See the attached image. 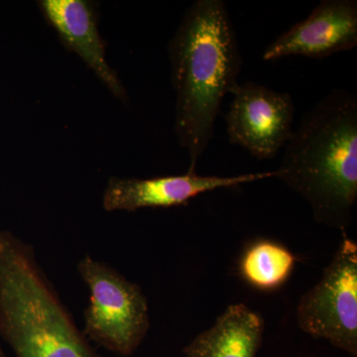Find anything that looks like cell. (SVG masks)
I'll list each match as a JSON object with an SVG mask.
<instances>
[{"mask_svg": "<svg viewBox=\"0 0 357 357\" xmlns=\"http://www.w3.org/2000/svg\"><path fill=\"white\" fill-rule=\"evenodd\" d=\"M321 280L301 298L297 321L303 332L357 356V244L344 232Z\"/></svg>", "mask_w": 357, "mask_h": 357, "instance_id": "cell-5", "label": "cell"}, {"mask_svg": "<svg viewBox=\"0 0 357 357\" xmlns=\"http://www.w3.org/2000/svg\"><path fill=\"white\" fill-rule=\"evenodd\" d=\"M356 45V0H323L306 20L277 37L262 59L266 62L288 56L324 59L351 51Z\"/></svg>", "mask_w": 357, "mask_h": 357, "instance_id": "cell-8", "label": "cell"}, {"mask_svg": "<svg viewBox=\"0 0 357 357\" xmlns=\"http://www.w3.org/2000/svg\"><path fill=\"white\" fill-rule=\"evenodd\" d=\"M274 177L273 171L234 177L199 176L196 171H188L184 175L151 178H112L105 188L102 204L107 211L172 208L187 204L204 192Z\"/></svg>", "mask_w": 357, "mask_h": 357, "instance_id": "cell-7", "label": "cell"}, {"mask_svg": "<svg viewBox=\"0 0 357 357\" xmlns=\"http://www.w3.org/2000/svg\"><path fill=\"white\" fill-rule=\"evenodd\" d=\"M0 335L16 357H98L31 246L0 230Z\"/></svg>", "mask_w": 357, "mask_h": 357, "instance_id": "cell-3", "label": "cell"}, {"mask_svg": "<svg viewBox=\"0 0 357 357\" xmlns=\"http://www.w3.org/2000/svg\"><path fill=\"white\" fill-rule=\"evenodd\" d=\"M264 321L244 304L230 305L208 330L184 349L185 357H255Z\"/></svg>", "mask_w": 357, "mask_h": 357, "instance_id": "cell-10", "label": "cell"}, {"mask_svg": "<svg viewBox=\"0 0 357 357\" xmlns=\"http://www.w3.org/2000/svg\"><path fill=\"white\" fill-rule=\"evenodd\" d=\"M0 357H6L1 349H0Z\"/></svg>", "mask_w": 357, "mask_h": 357, "instance_id": "cell-12", "label": "cell"}, {"mask_svg": "<svg viewBox=\"0 0 357 357\" xmlns=\"http://www.w3.org/2000/svg\"><path fill=\"white\" fill-rule=\"evenodd\" d=\"M77 270L91 292L84 335L110 351L130 356L149 330V309L142 290L89 255L82 258Z\"/></svg>", "mask_w": 357, "mask_h": 357, "instance_id": "cell-4", "label": "cell"}, {"mask_svg": "<svg viewBox=\"0 0 357 357\" xmlns=\"http://www.w3.org/2000/svg\"><path fill=\"white\" fill-rule=\"evenodd\" d=\"M39 6L65 46L77 54L117 98L128 100L123 84L105 57L93 6L84 0H42Z\"/></svg>", "mask_w": 357, "mask_h": 357, "instance_id": "cell-9", "label": "cell"}, {"mask_svg": "<svg viewBox=\"0 0 357 357\" xmlns=\"http://www.w3.org/2000/svg\"><path fill=\"white\" fill-rule=\"evenodd\" d=\"M176 93L175 132L196 171L210 145L225 96L238 86L243 57L222 0H198L185 11L169 44Z\"/></svg>", "mask_w": 357, "mask_h": 357, "instance_id": "cell-1", "label": "cell"}, {"mask_svg": "<svg viewBox=\"0 0 357 357\" xmlns=\"http://www.w3.org/2000/svg\"><path fill=\"white\" fill-rule=\"evenodd\" d=\"M275 177L303 197L317 222L344 234L357 201V96L333 89L303 115Z\"/></svg>", "mask_w": 357, "mask_h": 357, "instance_id": "cell-2", "label": "cell"}, {"mask_svg": "<svg viewBox=\"0 0 357 357\" xmlns=\"http://www.w3.org/2000/svg\"><path fill=\"white\" fill-rule=\"evenodd\" d=\"M296 262L297 258L285 246L259 239L244 251L239 261V273L253 288L269 292L287 282Z\"/></svg>", "mask_w": 357, "mask_h": 357, "instance_id": "cell-11", "label": "cell"}, {"mask_svg": "<svg viewBox=\"0 0 357 357\" xmlns=\"http://www.w3.org/2000/svg\"><path fill=\"white\" fill-rule=\"evenodd\" d=\"M225 115L231 144L258 160L273 159L293 133L295 105L290 93L262 84H238Z\"/></svg>", "mask_w": 357, "mask_h": 357, "instance_id": "cell-6", "label": "cell"}]
</instances>
